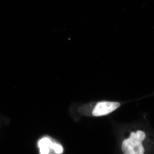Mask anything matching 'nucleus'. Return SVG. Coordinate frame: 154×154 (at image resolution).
Listing matches in <instances>:
<instances>
[{
	"mask_svg": "<svg viewBox=\"0 0 154 154\" xmlns=\"http://www.w3.org/2000/svg\"><path fill=\"white\" fill-rule=\"evenodd\" d=\"M137 137L141 141H143L146 138V134L144 132L141 131H138L136 132Z\"/></svg>",
	"mask_w": 154,
	"mask_h": 154,
	"instance_id": "obj_4",
	"label": "nucleus"
},
{
	"mask_svg": "<svg viewBox=\"0 0 154 154\" xmlns=\"http://www.w3.org/2000/svg\"><path fill=\"white\" fill-rule=\"evenodd\" d=\"M141 141L137 137L136 133L132 132L128 139L123 141L122 146V152L125 154H143L145 150Z\"/></svg>",
	"mask_w": 154,
	"mask_h": 154,
	"instance_id": "obj_1",
	"label": "nucleus"
},
{
	"mask_svg": "<svg viewBox=\"0 0 154 154\" xmlns=\"http://www.w3.org/2000/svg\"><path fill=\"white\" fill-rule=\"evenodd\" d=\"M117 102H98L93 111L94 116H99L108 115L120 107Z\"/></svg>",
	"mask_w": 154,
	"mask_h": 154,
	"instance_id": "obj_3",
	"label": "nucleus"
},
{
	"mask_svg": "<svg viewBox=\"0 0 154 154\" xmlns=\"http://www.w3.org/2000/svg\"><path fill=\"white\" fill-rule=\"evenodd\" d=\"M38 146L41 154H60L63 152L62 146L48 136L44 137L39 139Z\"/></svg>",
	"mask_w": 154,
	"mask_h": 154,
	"instance_id": "obj_2",
	"label": "nucleus"
}]
</instances>
